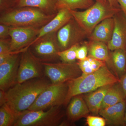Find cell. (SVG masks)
Instances as JSON below:
<instances>
[{
	"mask_svg": "<svg viewBox=\"0 0 126 126\" xmlns=\"http://www.w3.org/2000/svg\"><path fill=\"white\" fill-rule=\"evenodd\" d=\"M6 103L5 92L0 90V106H2Z\"/></svg>",
	"mask_w": 126,
	"mask_h": 126,
	"instance_id": "d6a6232c",
	"label": "cell"
},
{
	"mask_svg": "<svg viewBox=\"0 0 126 126\" xmlns=\"http://www.w3.org/2000/svg\"><path fill=\"white\" fill-rule=\"evenodd\" d=\"M38 8L18 7L3 14L0 23L10 26L32 27L40 29L54 17Z\"/></svg>",
	"mask_w": 126,
	"mask_h": 126,
	"instance_id": "3957f363",
	"label": "cell"
},
{
	"mask_svg": "<svg viewBox=\"0 0 126 126\" xmlns=\"http://www.w3.org/2000/svg\"><path fill=\"white\" fill-rule=\"evenodd\" d=\"M125 100L113 106L101 109L99 115L106 120V123L115 126H125Z\"/></svg>",
	"mask_w": 126,
	"mask_h": 126,
	"instance_id": "9a60e30c",
	"label": "cell"
},
{
	"mask_svg": "<svg viewBox=\"0 0 126 126\" xmlns=\"http://www.w3.org/2000/svg\"><path fill=\"white\" fill-rule=\"evenodd\" d=\"M68 91L67 82L51 83L39 95L28 110H45L52 107L64 105Z\"/></svg>",
	"mask_w": 126,
	"mask_h": 126,
	"instance_id": "8992f818",
	"label": "cell"
},
{
	"mask_svg": "<svg viewBox=\"0 0 126 126\" xmlns=\"http://www.w3.org/2000/svg\"><path fill=\"white\" fill-rule=\"evenodd\" d=\"M10 41L6 39H0V54L11 52Z\"/></svg>",
	"mask_w": 126,
	"mask_h": 126,
	"instance_id": "f1b7e54d",
	"label": "cell"
},
{
	"mask_svg": "<svg viewBox=\"0 0 126 126\" xmlns=\"http://www.w3.org/2000/svg\"><path fill=\"white\" fill-rule=\"evenodd\" d=\"M61 106L52 107L46 111L26 110L18 114L14 126H60L64 115Z\"/></svg>",
	"mask_w": 126,
	"mask_h": 126,
	"instance_id": "5b68a950",
	"label": "cell"
},
{
	"mask_svg": "<svg viewBox=\"0 0 126 126\" xmlns=\"http://www.w3.org/2000/svg\"><path fill=\"white\" fill-rule=\"evenodd\" d=\"M56 39L60 50L80 44L88 35L73 17L57 32Z\"/></svg>",
	"mask_w": 126,
	"mask_h": 126,
	"instance_id": "ba28073f",
	"label": "cell"
},
{
	"mask_svg": "<svg viewBox=\"0 0 126 126\" xmlns=\"http://www.w3.org/2000/svg\"><path fill=\"white\" fill-rule=\"evenodd\" d=\"M125 126H126V124H125Z\"/></svg>",
	"mask_w": 126,
	"mask_h": 126,
	"instance_id": "d590c367",
	"label": "cell"
},
{
	"mask_svg": "<svg viewBox=\"0 0 126 126\" xmlns=\"http://www.w3.org/2000/svg\"><path fill=\"white\" fill-rule=\"evenodd\" d=\"M80 44H78L58 53L59 58L62 62L67 63H75L77 59V50Z\"/></svg>",
	"mask_w": 126,
	"mask_h": 126,
	"instance_id": "484cf974",
	"label": "cell"
},
{
	"mask_svg": "<svg viewBox=\"0 0 126 126\" xmlns=\"http://www.w3.org/2000/svg\"><path fill=\"white\" fill-rule=\"evenodd\" d=\"M126 97L119 82L113 84L106 93L102 102L101 109L124 101Z\"/></svg>",
	"mask_w": 126,
	"mask_h": 126,
	"instance_id": "ffe728a7",
	"label": "cell"
},
{
	"mask_svg": "<svg viewBox=\"0 0 126 126\" xmlns=\"http://www.w3.org/2000/svg\"><path fill=\"white\" fill-rule=\"evenodd\" d=\"M121 9L112 6L107 0H95L94 4L82 11L70 10L73 17L88 34L104 20L113 17Z\"/></svg>",
	"mask_w": 126,
	"mask_h": 126,
	"instance_id": "277c9868",
	"label": "cell"
},
{
	"mask_svg": "<svg viewBox=\"0 0 126 126\" xmlns=\"http://www.w3.org/2000/svg\"><path fill=\"white\" fill-rule=\"evenodd\" d=\"M56 32L48 34L41 38L31 46L30 49L34 56L42 63L54 61L59 58V48Z\"/></svg>",
	"mask_w": 126,
	"mask_h": 126,
	"instance_id": "30bf717a",
	"label": "cell"
},
{
	"mask_svg": "<svg viewBox=\"0 0 126 126\" xmlns=\"http://www.w3.org/2000/svg\"><path fill=\"white\" fill-rule=\"evenodd\" d=\"M40 29L32 27L10 26L11 51L21 53L28 49L38 35Z\"/></svg>",
	"mask_w": 126,
	"mask_h": 126,
	"instance_id": "8fae6325",
	"label": "cell"
},
{
	"mask_svg": "<svg viewBox=\"0 0 126 126\" xmlns=\"http://www.w3.org/2000/svg\"><path fill=\"white\" fill-rule=\"evenodd\" d=\"M114 29L112 37L108 44L110 51L118 49L126 50V16L122 11L113 16Z\"/></svg>",
	"mask_w": 126,
	"mask_h": 126,
	"instance_id": "4fadbf2b",
	"label": "cell"
},
{
	"mask_svg": "<svg viewBox=\"0 0 126 126\" xmlns=\"http://www.w3.org/2000/svg\"><path fill=\"white\" fill-rule=\"evenodd\" d=\"M113 29V17L105 19L94 27L88 37L89 40L100 41L108 44L112 37Z\"/></svg>",
	"mask_w": 126,
	"mask_h": 126,
	"instance_id": "2e32d148",
	"label": "cell"
},
{
	"mask_svg": "<svg viewBox=\"0 0 126 126\" xmlns=\"http://www.w3.org/2000/svg\"><path fill=\"white\" fill-rule=\"evenodd\" d=\"M125 101H126V112H125V121L126 122V99H125Z\"/></svg>",
	"mask_w": 126,
	"mask_h": 126,
	"instance_id": "e575fe53",
	"label": "cell"
},
{
	"mask_svg": "<svg viewBox=\"0 0 126 126\" xmlns=\"http://www.w3.org/2000/svg\"><path fill=\"white\" fill-rule=\"evenodd\" d=\"M88 55L107 63L110 55L109 49L106 43L96 41H87Z\"/></svg>",
	"mask_w": 126,
	"mask_h": 126,
	"instance_id": "7402d4cb",
	"label": "cell"
},
{
	"mask_svg": "<svg viewBox=\"0 0 126 126\" xmlns=\"http://www.w3.org/2000/svg\"><path fill=\"white\" fill-rule=\"evenodd\" d=\"M10 26L5 24L0 23V38L6 39L10 36Z\"/></svg>",
	"mask_w": 126,
	"mask_h": 126,
	"instance_id": "f546056e",
	"label": "cell"
},
{
	"mask_svg": "<svg viewBox=\"0 0 126 126\" xmlns=\"http://www.w3.org/2000/svg\"><path fill=\"white\" fill-rule=\"evenodd\" d=\"M51 83L44 77L16 83L5 92L6 103L19 114L28 110L39 95Z\"/></svg>",
	"mask_w": 126,
	"mask_h": 126,
	"instance_id": "6da1fadb",
	"label": "cell"
},
{
	"mask_svg": "<svg viewBox=\"0 0 126 126\" xmlns=\"http://www.w3.org/2000/svg\"><path fill=\"white\" fill-rule=\"evenodd\" d=\"M44 69L42 63L28 49L21 53L18 69L17 83L32 79L44 77Z\"/></svg>",
	"mask_w": 126,
	"mask_h": 126,
	"instance_id": "9c48e42d",
	"label": "cell"
},
{
	"mask_svg": "<svg viewBox=\"0 0 126 126\" xmlns=\"http://www.w3.org/2000/svg\"><path fill=\"white\" fill-rule=\"evenodd\" d=\"M106 64L114 71L119 79L126 72V50L118 49L111 51Z\"/></svg>",
	"mask_w": 126,
	"mask_h": 126,
	"instance_id": "ac0fdd59",
	"label": "cell"
},
{
	"mask_svg": "<svg viewBox=\"0 0 126 126\" xmlns=\"http://www.w3.org/2000/svg\"><path fill=\"white\" fill-rule=\"evenodd\" d=\"M46 76L51 83H64L80 76L82 72L78 63H42Z\"/></svg>",
	"mask_w": 126,
	"mask_h": 126,
	"instance_id": "52a82bcc",
	"label": "cell"
},
{
	"mask_svg": "<svg viewBox=\"0 0 126 126\" xmlns=\"http://www.w3.org/2000/svg\"><path fill=\"white\" fill-rule=\"evenodd\" d=\"M86 118L87 123L89 126H104L106 125V120L103 117L88 116Z\"/></svg>",
	"mask_w": 126,
	"mask_h": 126,
	"instance_id": "4316f807",
	"label": "cell"
},
{
	"mask_svg": "<svg viewBox=\"0 0 126 126\" xmlns=\"http://www.w3.org/2000/svg\"><path fill=\"white\" fill-rule=\"evenodd\" d=\"M79 68L84 74L92 73L106 65L104 61L99 60L92 56L88 55L85 60L79 61L77 63Z\"/></svg>",
	"mask_w": 126,
	"mask_h": 126,
	"instance_id": "603a6c76",
	"label": "cell"
},
{
	"mask_svg": "<svg viewBox=\"0 0 126 126\" xmlns=\"http://www.w3.org/2000/svg\"><path fill=\"white\" fill-rule=\"evenodd\" d=\"M119 79L111 72L107 64L96 72L68 81V91L64 106L69 103L73 97L87 94L103 86L118 82Z\"/></svg>",
	"mask_w": 126,
	"mask_h": 126,
	"instance_id": "7a4b0ae2",
	"label": "cell"
},
{
	"mask_svg": "<svg viewBox=\"0 0 126 126\" xmlns=\"http://www.w3.org/2000/svg\"><path fill=\"white\" fill-rule=\"evenodd\" d=\"M88 47L87 41H84L79 45L77 50V59L79 61L84 60L88 56Z\"/></svg>",
	"mask_w": 126,
	"mask_h": 126,
	"instance_id": "83f0119b",
	"label": "cell"
},
{
	"mask_svg": "<svg viewBox=\"0 0 126 126\" xmlns=\"http://www.w3.org/2000/svg\"><path fill=\"white\" fill-rule=\"evenodd\" d=\"M57 0H19L18 7H30L38 8L49 15H54L57 10Z\"/></svg>",
	"mask_w": 126,
	"mask_h": 126,
	"instance_id": "44dd1931",
	"label": "cell"
},
{
	"mask_svg": "<svg viewBox=\"0 0 126 126\" xmlns=\"http://www.w3.org/2000/svg\"><path fill=\"white\" fill-rule=\"evenodd\" d=\"M113 84L99 88L87 94L83 97L90 112L94 115L99 113L102 102L106 93Z\"/></svg>",
	"mask_w": 126,
	"mask_h": 126,
	"instance_id": "d6986e66",
	"label": "cell"
},
{
	"mask_svg": "<svg viewBox=\"0 0 126 126\" xmlns=\"http://www.w3.org/2000/svg\"><path fill=\"white\" fill-rule=\"evenodd\" d=\"M94 2V0H57V10L61 9L70 10L77 9H86L92 5Z\"/></svg>",
	"mask_w": 126,
	"mask_h": 126,
	"instance_id": "cb8c5ba5",
	"label": "cell"
},
{
	"mask_svg": "<svg viewBox=\"0 0 126 126\" xmlns=\"http://www.w3.org/2000/svg\"><path fill=\"white\" fill-rule=\"evenodd\" d=\"M19 53H14L0 65V89L6 92L17 83L18 69L20 57Z\"/></svg>",
	"mask_w": 126,
	"mask_h": 126,
	"instance_id": "7c38bea8",
	"label": "cell"
},
{
	"mask_svg": "<svg viewBox=\"0 0 126 126\" xmlns=\"http://www.w3.org/2000/svg\"><path fill=\"white\" fill-rule=\"evenodd\" d=\"M107 0L112 6L116 7V8L121 9V7H120L119 4H118L117 0Z\"/></svg>",
	"mask_w": 126,
	"mask_h": 126,
	"instance_id": "836d02e7",
	"label": "cell"
},
{
	"mask_svg": "<svg viewBox=\"0 0 126 126\" xmlns=\"http://www.w3.org/2000/svg\"><path fill=\"white\" fill-rule=\"evenodd\" d=\"M123 12L126 16V0H117Z\"/></svg>",
	"mask_w": 126,
	"mask_h": 126,
	"instance_id": "1f68e13d",
	"label": "cell"
},
{
	"mask_svg": "<svg viewBox=\"0 0 126 126\" xmlns=\"http://www.w3.org/2000/svg\"><path fill=\"white\" fill-rule=\"evenodd\" d=\"M119 83L126 96V72L119 79Z\"/></svg>",
	"mask_w": 126,
	"mask_h": 126,
	"instance_id": "4dcf8cb0",
	"label": "cell"
},
{
	"mask_svg": "<svg viewBox=\"0 0 126 126\" xmlns=\"http://www.w3.org/2000/svg\"><path fill=\"white\" fill-rule=\"evenodd\" d=\"M18 114L6 103L0 106V126H14Z\"/></svg>",
	"mask_w": 126,
	"mask_h": 126,
	"instance_id": "d4e9b609",
	"label": "cell"
},
{
	"mask_svg": "<svg viewBox=\"0 0 126 126\" xmlns=\"http://www.w3.org/2000/svg\"><path fill=\"white\" fill-rule=\"evenodd\" d=\"M73 18V15L69 9L63 8L59 10L54 17L40 29L38 35L31 44L29 47L43 36L57 32Z\"/></svg>",
	"mask_w": 126,
	"mask_h": 126,
	"instance_id": "5bb4252c",
	"label": "cell"
},
{
	"mask_svg": "<svg viewBox=\"0 0 126 126\" xmlns=\"http://www.w3.org/2000/svg\"><path fill=\"white\" fill-rule=\"evenodd\" d=\"M90 112L84 98L81 94L73 97L69 102L66 115L68 119L75 122L87 117Z\"/></svg>",
	"mask_w": 126,
	"mask_h": 126,
	"instance_id": "e0dca14e",
	"label": "cell"
}]
</instances>
